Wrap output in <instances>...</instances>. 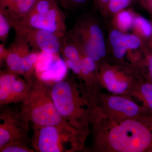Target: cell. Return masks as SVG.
<instances>
[{
    "mask_svg": "<svg viewBox=\"0 0 152 152\" xmlns=\"http://www.w3.org/2000/svg\"><path fill=\"white\" fill-rule=\"evenodd\" d=\"M122 34L120 32L114 30L110 35V40L113 48L114 54L118 58H122L127 50L122 39Z\"/></svg>",
    "mask_w": 152,
    "mask_h": 152,
    "instance_id": "16",
    "label": "cell"
},
{
    "mask_svg": "<svg viewBox=\"0 0 152 152\" xmlns=\"http://www.w3.org/2000/svg\"><path fill=\"white\" fill-rule=\"evenodd\" d=\"M67 68L65 61L58 58L48 70L36 76L48 84L52 83L55 84L65 78Z\"/></svg>",
    "mask_w": 152,
    "mask_h": 152,
    "instance_id": "13",
    "label": "cell"
},
{
    "mask_svg": "<svg viewBox=\"0 0 152 152\" xmlns=\"http://www.w3.org/2000/svg\"><path fill=\"white\" fill-rule=\"evenodd\" d=\"M57 0H38L19 22L29 27L41 29L60 36L66 32V16Z\"/></svg>",
    "mask_w": 152,
    "mask_h": 152,
    "instance_id": "5",
    "label": "cell"
},
{
    "mask_svg": "<svg viewBox=\"0 0 152 152\" xmlns=\"http://www.w3.org/2000/svg\"><path fill=\"white\" fill-rule=\"evenodd\" d=\"M102 86L110 94L130 98L137 84L118 77L114 72L110 70L104 73L102 77Z\"/></svg>",
    "mask_w": 152,
    "mask_h": 152,
    "instance_id": "11",
    "label": "cell"
},
{
    "mask_svg": "<svg viewBox=\"0 0 152 152\" xmlns=\"http://www.w3.org/2000/svg\"><path fill=\"white\" fill-rule=\"evenodd\" d=\"M51 93L55 106L62 116L71 126L88 134L95 101L84 86L65 77L52 85Z\"/></svg>",
    "mask_w": 152,
    "mask_h": 152,
    "instance_id": "2",
    "label": "cell"
},
{
    "mask_svg": "<svg viewBox=\"0 0 152 152\" xmlns=\"http://www.w3.org/2000/svg\"><path fill=\"white\" fill-rule=\"evenodd\" d=\"M135 23L144 36L149 37L152 35V26L149 22L142 18H137Z\"/></svg>",
    "mask_w": 152,
    "mask_h": 152,
    "instance_id": "19",
    "label": "cell"
},
{
    "mask_svg": "<svg viewBox=\"0 0 152 152\" xmlns=\"http://www.w3.org/2000/svg\"><path fill=\"white\" fill-rule=\"evenodd\" d=\"M30 47L24 38L16 35L15 39L7 49L4 58L7 70L20 75V67L25 57L31 53Z\"/></svg>",
    "mask_w": 152,
    "mask_h": 152,
    "instance_id": "10",
    "label": "cell"
},
{
    "mask_svg": "<svg viewBox=\"0 0 152 152\" xmlns=\"http://www.w3.org/2000/svg\"><path fill=\"white\" fill-rule=\"evenodd\" d=\"M31 145L39 152H73L84 148L88 135L70 124L33 127Z\"/></svg>",
    "mask_w": 152,
    "mask_h": 152,
    "instance_id": "4",
    "label": "cell"
},
{
    "mask_svg": "<svg viewBox=\"0 0 152 152\" xmlns=\"http://www.w3.org/2000/svg\"><path fill=\"white\" fill-rule=\"evenodd\" d=\"M90 126L93 151L99 152H152V115L119 118L95 104Z\"/></svg>",
    "mask_w": 152,
    "mask_h": 152,
    "instance_id": "1",
    "label": "cell"
},
{
    "mask_svg": "<svg viewBox=\"0 0 152 152\" xmlns=\"http://www.w3.org/2000/svg\"><path fill=\"white\" fill-rule=\"evenodd\" d=\"M38 0H0V12L10 20L19 21L31 11Z\"/></svg>",
    "mask_w": 152,
    "mask_h": 152,
    "instance_id": "12",
    "label": "cell"
},
{
    "mask_svg": "<svg viewBox=\"0 0 152 152\" xmlns=\"http://www.w3.org/2000/svg\"><path fill=\"white\" fill-rule=\"evenodd\" d=\"M148 65L149 75V80L148 81L152 83V56L149 58Z\"/></svg>",
    "mask_w": 152,
    "mask_h": 152,
    "instance_id": "24",
    "label": "cell"
},
{
    "mask_svg": "<svg viewBox=\"0 0 152 152\" xmlns=\"http://www.w3.org/2000/svg\"><path fill=\"white\" fill-rule=\"evenodd\" d=\"M9 20L16 35L24 38L33 50L58 56L61 53L62 36L46 30L29 27L18 22Z\"/></svg>",
    "mask_w": 152,
    "mask_h": 152,
    "instance_id": "7",
    "label": "cell"
},
{
    "mask_svg": "<svg viewBox=\"0 0 152 152\" xmlns=\"http://www.w3.org/2000/svg\"><path fill=\"white\" fill-rule=\"evenodd\" d=\"M29 83V91L22 103V109L27 115L33 127L69 124L55 106L51 87L36 76Z\"/></svg>",
    "mask_w": 152,
    "mask_h": 152,
    "instance_id": "3",
    "label": "cell"
},
{
    "mask_svg": "<svg viewBox=\"0 0 152 152\" xmlns=\"http://www.w3.org/2000/svg\"><path fill=\"white\" fill-rule=\"evenodd\" d=\"M101 3H103V4H105L108 2L109 0H98Z\"/></svg>",
    "mask_w": 152,
    "mask_h": 152,
    "instance_id": "26",
    "label": "cell"
},
{
    "mask_svg": "<svg viewBox=\"0 0 152 152\" xmlns=\"http://www.w3.org/2000/svg\"><path fill=\"white\" fill-rule=\"evenodd\" d=\"M1 152H34V149L30 148L28 145L15 143L7 145L0 148Z\"/></svg>",
    "mask_w": 152,
    "mask_h": 152,
    "instance_id": "18",
    "label": "cell"
},
{
    "mask_svg": "<svg viewBox=\"0 0 152 152\" xmlns=\"http://www.w3.org/2000/svg\"><path fill=\"white\" fill-rule=\"evenodd\" d=\"M106 113L119 118H127L151 115L145 107L130 97L99 92L96 102Z\"/></svg>",
    "mask_w": 152,
    "mask_h": 152,
    "instance_id": "8",
    "label": "cell"
},
{
    "mask_svg": "<svg viewBox=\"0 0 152 152\" xmlns=\"http://www.w3.org/2000/svg\"><path fill=\"white\" fill-rule=\"evenodd\" d=\"M86 37H85L83 47L89 41H91L97 49L101 58L106 54L105 45L102 32L99 26L92 24L88 27Z\"/></svg>",
    "mask_w": 152,
    "mask_h": 152,
    "instance_id": "15",
    "label": "cell"
},
{
    "mask_svg": "<svg viewBox=\"0 0 152 152\" xmlns=\"http://www.w3.org/2000/svg\"><path fill=\"white\" fill-rule=\"evenodd\" d=\"M132 97H134L140 100L143 106L152 115V83L147 81L137 84Z\"/></svg>",
    "mask_w": 152,
    "mask_h": 152,
    "instance_id": "14",
    "label": "cell"
},
{
    "mask_svg": "<svg viewBox=\"0 0 152 152\" xmlns=\"http://www.w3.org/2000/svg\"><path fill=\"white\" fill-rule=\"evenodd\" d=\"M146 4L152 11V0H145Z\"/></svg>",
    "mask_w": 152,
    "mask_h": 152,
    "instance_id": "25",
    "label": "cell"
},
{
    "mask_svg": "<svg viewBox=\"0 0 152 152\" xmlns=\"http://www.w3.org/2000/svg\"><path fill=\"white\" fill-rule=\"evenodd\" d=\"M130 0H109V8L112 12H116L128 5Z\"/></svg>",
    "mask_w": 152,
    "mask_h": 152,
    "instance_id": "22",
    "label": "cell"
},
{
    "mask_svg": "<svg viewBox=\"0 0 152 152\" xmlns=\"http://www.w3.org/2000/svg\"><path fill=\"white\" fill-rule=\"evenodd\" d=\"M122 39L127 49H136L140 45V40L135 36L123 34Z\"/></svg>",
    "mask_w": 152,
    "mask_h": 152,
    "instance_id": "21",
    "label": "cell"
},
{
    "mask_svg": "<svg viewBox=\"0 0 152 152\" xmlns=\"http://www.w3.org/2000/svg\"><path fill=\"white\" fill-rule=\"evenodd\" d=\"M20 75L7 70L1 72L0 75V104L23 103L30 90V83Z\"/></svg>",
    "mask_w": 152,
    "mask_h": 152,
    "instance_id": "9",
    "label": "cell"
},
{
    "mask_svg": "<svg viewBox=\"0 0 152 152\" xmlns=\"http://www.w3.org/2000/svg\"><path fill=\"white\" fill-rule=\"evenodd\" d=\"M118 21L120 27L123 29L126 30L130 27L132 24V17L127 12H122L118 16Z\"/></svg>",
    "mask_w": 152,
    "mask_h": 152,
    "instance_id": "20",
    "label": "cell"
},
{
    "mask_svg": "<svg viewBox=\"0 0 152 152\" xmlns=\"http://www.w3.org/2000/svg\"><path fill=\"white\" fill-rule=\"evenodd\" d=\"M11 28L10 22L7 17L0 12V40L3 44L7 42Z\"/></svg>",
    "mask_w": 152,
    "mask_h": 152,
    "instance_id": "17",
    "label": "cell"
},
{
    "mask_svg": "<svg viewBox=\"0 0 152 152\" xmlns=\"http://www.w3.org/2000/svg\"><path fill=\"white\" fill-rule=\"evenodd\" d=\"M60 7L66 10H71L77 6L83 4L88 0H57Z\"/></svg>",
    "mask_w": 152,
    "mask_h": 152,
    "instance_id": "23",
    "label": "cell"
},
{
    "mask_svg": "<svg viewBox=\"0 0 152 152\" xmlns=\"http://www.w3.org/2000/svg\"><path fill=\"white\" fill-rule=\"evenodd\" d=\"M30 120L23 109L3 110L0 114V148L10 144L28 145Z\"/></svg>",
    "mask_w": 152,
    "mask_h": 152,
    "instance_id": "6",
    "label": "cell"
}]
</instances>
